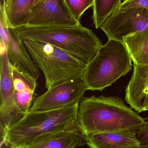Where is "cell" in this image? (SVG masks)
<instances>
[{"label": "cell", "instance_id": "24", "mask_svg": "<svg viewBox=\"0 0 148 148\" xmlns=\"http://www.w3.org/2000/svg\"><path fill=\"white\" fill-rule=\"evenodd\" d=\"M10 148H25L24 145H20V146H13V147H10Z\"/></svg>", "mask_w": 148, "mask_h": 148}, {"label": "cell", "instance_id": "11", "mask_svg": "<svg viewBox=\"0 0 148 148\" xmlns=\"http://www.w3.org/2000/svg\"><path fill=\"white\" fill-rule=\"evenodd\" d=\"M125 92V101L137 112L148 110V65L134 64Z\"/></svg>", "mask_w": 148, "mask_h": 148}, {"label": "cell", "instance_id": "10", "mask_svg": "<svg viewBox=\"0 0 148 148\" xmlns=\"http://www.w3.org/2000/svg\"><path fill=\"white\" fill-rule=\"evenodd\" d=\"M1 40L4 42L10 64L37 79L40 72L16 29L1 27Z\"/></svg>", "mask_w": 148, "mask_h": 148}, {"label": "cell", "instance_id": "19", "mask_svg": "<svg viewBox=\"0 0 148 148\" xmlns=\"http://www.w3.org/2000/svg\"><path fill=\"white\" fill-rule=\"evenodd\" d=\"M35 92L32 91L18 92L14 90V99L20 114L22 116L28 113L35 98Z\"/></svg>", "mask_w": 148, "mask_h": 148}, {"label": "cell", "instance_id": "2", "mask_svg": "<svg viewBox=\"0 0 148 148\" xmlns=\"http://www.w3.org/2000/svg\"><path fill=\"white\" fill-rule=\"evenodd\" d=\"M79 104L53 110L29 112L8 129L2 137V143L10 147L20 146L43 135L79 128Z\"/></svg>", "mask_w": 148, "mask_h": 148}, {"label": "cell", "instance_id": "16", "mask_svg": "<svg viewBox=\"0 0 148 148\" xmlns=\"http://www.w3.org/2000/svg\"><path fill=\"white\" fill-rule=\"evenodd\" d=\"M123 43L128 49L131 58L148 51V28L127 36Z\"/></svg>", "mask_w": 148, "mask_h": 148}, {"label": "cell", "instance_id": "18", "mask_svg": "<svg viewBox=\"0 0 148 148\" xmlns=\"http://www.w3.org/2000/svg\"><path fill=\"white\" fill-rule=\"evenodd\" d=\"M94 0H64L66 5L73 18L80 24V20L85 12L92 6Z\"/></svg>", "mask_w": 148, "mask_h": 148}, {"label": "cell", "instance_id": "17", "mask_svg": "<svg viewBox=\"0 0 148 148\" xmlns=\"http://www.w3.org/2000/svg\"><path fill=\"white\" fill-rule=\"evenodd\" d=\"M13 79L14 90L18 92L27 91L35 92L38 83L37 79L26 74L11 64Z\"/></svg>", "mask_w": 148, "mask_h": 148}, {"label": "cell", "instance_id": "6", "mask_svg": "<svg viewBox=\"0 0 148 148\" xmlns=\"http://www.w3.org/2000/svg\"><path fill=\"white\" fill-rule=\"evenodd\" d=\"M87 90L83 77L66 81L35 98L29 112L53 110L79 103Z\"/></svg>", "mask_w": 148, "mask_h": 148}, {"label": "cell", "instance_id": "5", "mask_svg": "<svg viewBox=\"0 0 148 148\" xmlns=\"http://www.w3.org/2000/svg\"><path fill=\"white\" fill-rule=\"evenodd\" d=\"M24 43L43 72L47 90L84 77L87 64L75 56L50 44L29 40H25Z\"/></svg>", "mask_w": 148, "mask_h": 148}, {"label": "cell", "instance_id": "12", "mask_svg": "<svg viewBox=\"0 0 148 148\" xmlns=\"http://www.w3.org/2000/svg\"><path fill=\"white\" fill-rule=\"evenodd\" d=\"M38 0H1V25L7 29L26 26Z\"/></svg>", "mask_w": 148, "mask_h": 148}, {"label": "cell", "instance_id": "20", "mask_svg": "<svg viewBox=\"0 0 148 148\" xmlns=\"http://www.w3.org/2000/svg\"><path fill=\"white\" fill-rule=\"evenodd\" d=\"M118 8L121 9L132 8H141L148 9V0L124 1Z\"/></svg>", "mask_w": 148, "mask_h": 148}, {"label": "cell", "instance_id": "21", "mask_svg": "<svg viewBox=\"0 0 148 148\" xmlns=\"http://www.w3.org/2000/svg\"><path fill=\"white\" fill-rule=\"evenodd\" d=\"M136 136L140 145H148V118L145 124L137 132Z\"/></svg>", "mask_w": 148, "mask_h": 148}, {"label": "cell", "instance_id": "3", "mask_svg": "<svg viewBox=\"0 0 148 148\" xmlns=\"http://www.w3.org/2000/svg\"><path fill=\"white\" fill-rule=\"evenodd\" d=\"M21 38L50 44L81 60L87 64L103 46L92 30L83 26L54 28L24 27L16 29Z\"/></svg>", "mask_w": 148, "mask_h": 148}, {"label": "cell", "instance_id": "4", "mask_svg": "<svg viewBox=\"0 0 148 148\" xmlns=\"http://www.w3.org/2000/svg\"><path fill=\"white\" fill-rule=\"evenodd\" d=\"M132 59L123 42L108 40L86 66L83 78L88 90L102 91L131 71Z\"/></svg>", "mask_w": 148, "mask_h": 148}, {"label": "cell", "instance_id": "1", "mask_svg": "<svg viewBox=\"0 0 148 148\" xmlns=\"http://www.w3.org/2000/svg\"><path fill=\"white\" fill-rule=\"evenodd\" d=\"M145 121L118 97H86L79 104L78 125L85 137L104 132H137Z\"/></svg>", "mask_w": 148, "mask_h": 148}, {"label": "cell", "instance_id": "8", "mask_svg": "<svg viewBox=\"0 0 148 148\" xmlns=\"http://www.w3.org/2000/svg\"><path fill=\"white\" fill-rule=\"evenodd\" d=\"M22 116L20 114L14 99V86L11 64L5 46L1 40L0 55V118L1 135Z\"/></svg>", "mask_w": 148, "mask_h": 148}, {"label": "cell", "instance_id": "7", "mask_svg": "<svg viewBox=\"0 0 148 148\" xmlns=\"http://www.w3.org/2000/svg\"><path fill=\"white\" fill-rule=\"evenodd\" d=\"M108 40L123 42L125 38L148 28V9L117 8L100 27Z\"/></svg>", "mask_w": 148, "mask_h": 148}, {"label": "cell", "instance_id": "13", "mask_svg": "<svg viewBox=\"0 0 148 148\" xmlns=\"http://www.w3.org/2000/svg\"><path fill=\"white\" fill-rule=\"evenodd\" d=\"M86 144V137L77 128L43 135L24 145L25 148H76Z\"/></svg>", "mask_w": 148, "mask_h": 148}, {"label": "cell", "instance_id": "23", "mask_svg": "<svg viewBox=\"0 0 148 148\" xmlns=\"http://www.w3.org/2000/svg\"><path fill=\"white\" fill-rule=\"evenodd\" d=\"M129 148H148V145H136V146H132V147H130Z\"/></svg>", "mask_w": 148, "mask_h": 148}, {"label": "cell", "instance_id": "14", "mask_svg": "<svg viewBox=\"0 0 148 148\" xmlns=\"http://www.w3.org/2000/svg\"><path fill=\"white\" fill-rule=\"evenodd\" d=\"M137 132L122 131L92 134L86 137L91 148H129L140 145Z\"/></svg>", "mask_w": 148, "mask_h": 148}, {"label": "cell", "instance_id": "22", "mask_svg": "<svg viewBox=\"0 0 148 148\" xmlns=\"http://www.w3.org/2000/svg\"><path fill=\"white\" fill-rule=\"evenodd\" d=\"M134 64L148 65V51L132 58Z\"/></svg>", "mask_w": 148, "mask_h": 148}, {"label": "cell", "instance_id": "15", "mask_svg": "<svg viewBox=\"0 0 148 148\" xmlns=\"http://www.w3.org/2000/svg\"><path fill=\"white\" fill-rule=\"evenodd\" d=\"M122 3L121 0H94L92 19L96 29L100 28Z\"/></svg>", "mask_w": 148, "mask_h": 148}, {"label": "cell", "instance_id": "9", "mask_svg": "<svg viewBox=\"0 0 148 148\" xmlns=\"http://www.w3.org/2000/svg\"><path fill=\"white\" fill-rule=\"evenodd\" d=\"M80 25L68 11L64 0H38L25 27L54 28Z\"/></svg>", "mask_w": 148, "mask_h": 148}]
</instances>
